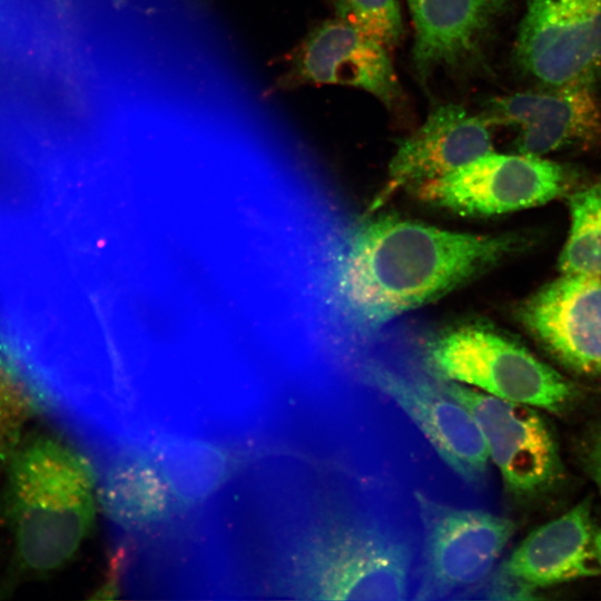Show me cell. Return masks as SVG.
I'll return each instance as SVG.
<instances>
[{
    "mask_svg": "<svg viewBox=\"0 0 601 601\" xmlns=\"http://www.w3.org/2000/svg\"><path fill=\"white\" fill-rule=\"evenodd\" d=\"M91 460L98 474L99 503L122 535L135 540L152 536L194 509L150 449L115 447Z\"/></svg>",
    "mask_w": 601,
    "mask_h": 601,
    "instance_id": "11",
    "label": "cell"
},
{
    "mask_svg": "<svg viewBox=\"0 0 601 601\" xmlns=\"http://www.w3.org/2000/svg\"><path fill=\"white\" fill-rule=\"evenodd\" d=\"M516 317L564 366L601 376V277L562 274L523 300Z\"/></svg>",
    "mask_w": 601,
    "mask_h": 601,
    "instance_id": "12",
    "label": "cell"
},
{
    "mask_svg": "<svg viewBox=\"0 0 601 601\" xmlns=\"http://www.w3.org/2000/svg\"><path fill=\"white\" fill-rule=\"evenodd\" d=\"M4 516L18 565L46 574L66 565L92 530L98 474L86 451L36 434L10 454Z\"/></svg>",
    "mask_w": 601,
    "mask_h": 601,
    "instance_id": "3",
    "label": "cell"
},
{
    "mask_svg": "<svg viewBox=\"0 0 601 601\" xmlns=\"http://www.w3.org/2000/svg\"><path fill=\"white\" fill-rule=\"evenodd\" d=\"M562 166L541 156L491 151L415 187L426 204L470 216H491L543 205L565 188Z\"/></svg>",
    "mask_w": 601,
    "mask_h": 601,
    "instance_id": "7",
    "label": "cell"
},
{
    "mask_svg": "<svg viewBox=\"0 0 601 601\" xmlns=\"http://www.w3.org/2000/svg\"><path fill=\"white\" fill-rule=\"evenodd\" d=\"M414 496L423 531L415 599L479 592L514 533L513 521L482 509L445 504L420 491Z\"/></svg>",
    "mask_w": 601,
    "mask_h": 601,
    "instance_id": "5",
    "label": "cell"
},
{
    "mask_svg": "<svg viewBox=\"0 0 601 601\" xmlns=\"http://www.w3.org/2000/svg\"><path fill=\"white\" fill-rule=\"evenodd\" d=\"M53 191L31 154L0 140V233L45 227Z\"/></svg>",
    "mask_w": 601,
    "mask_h": 601,
    "instance_id": "17",
    "label": "cell"
},
{
    "mask_svg": "<svg viewBox=\"0 0 601 601\" xmlns=\"http://www.w3.org/2000/svg\"><path fill=\"white\" fill-rule=\"evenodd\" d=\"M319 219L308 288L325 347L354 356L397 317L512 254L520 238L437 228L396 215Z\"/></svg>",
    "mask_w": 601,
    "mask_h": 601,
    "instance_id": "1",
    "label": "cell"
},
{
    "mask_svg": "<svg viewBox=\"0 0 601 601\" xmlns=\"http://www.w3.org/2000/svg\"><path fill=\"white\" fill-rule=\"evenodd\" d=\"M589 501L531 532L500 566L529 585L548 587L594 575Z\"/></svg>",
    "mask_w": 601,
    "mask_h": 601,
    "instance_id": "16",
    "label": "cell"
},
{
    "mask_svg": "<svg viewBox=\"0 0 601 601\" xmlns=\"http://www.w3.org/2000/svg\"><path fill=\"white\" fill-rule=\"evenodd\" d=\"M391 49L357 28L333 18L300 43L289 70L296 85H333L363 90L390 111H403L405 93Z\"/></svg>",
    "mask_w": 601,
    "mask_h": 601,
    "instance_id": "10",
    "label": "cell"
},
{
    "mask_svg": "<svg viewBox=\"0 0 601 601\" xmlns=\"http://www.w3.org/2000/svg\"><path fill=\"white\" fill-rule=\"evenodd\" d=\"M273 503L257 531L250 592L300 600H404L413 551L396 530L344 506L298 521Z\"/></svg>",
    "mask_w": 601,
    "mask_h": 601,
    "instance_id": "2",
    "label": "cell"
},
{
    "mask_svg": "<svg viewBox=\"0 0 601 601\" xmlns=\"http://www.w3.org/2000/svg\"><path fill=\"white\" fill-rule=\"evenodd\" d=\"M571 226L559 257L561 274L601 277V179L569 197Z\"/></svg>",
    "mask_w": 601,
    "mask_h": 601,
    "instance_id": "18",
    "label": "cell"
},
{
    "mask_svg": "<svg viewBox=\"0 0 601 601\" xmlns=\"http://www.w3.org/2000/svg\"><path fill=\"white\" fill-rule=\"evenodd\" d=\"M335 18L393 49L403 40L404 26L396 0H333Z\"/></svg>",
    "mask_w": 601,
    "mask_h": 601,
    "instance_id": "19",
    "label": "cell"
},
{
    "mask_svg": "<svg viewBox=\"0 0 601 601\" xmlns=\"http://www.w3.org/2000/svg\"><path fill=\"white\" fill-rule=\"evenodd\" d=\"M489 125L520 129L518 150L544 156L601 137V104L592 86L548 87L492 98L480 114Z\"/></svg>",
    "mask_w": 601,
    "mask_h": 601,
    "instance_id": "13",
    "label": "cell"
},
{
    "mask_svg": "<svg viewBox=\"0 0 601 601\" xmlns=\"http://www.w3.org/2000/svg\"><path fill=\"white\" fill-rule=\"evenodd\" d=\"M491 125L459 104L435 106L425 121L397 145L382 197L447 175L493 151Z\"/></svg>",
    "mask_w": 601,
    "mask_h": 601,
    "instance_id": "14",
    "label": "cell"
},
{
    "mask_svg": "<svg viewBox=\"0 0 601 601\" xmlns=\"http://www.w3.org/2000/svg\"><path fill=\"white\" fill-rule=\"evenodd\" d=\"M35 410L23 386L0 359V457L10 456L28 413Z\"/></svg>",
    "mask_w": 601,
    "mask_h": 601,
    "instance_id": "20",
    "label": "cell"
},
{
    "mask_svg": "<svg viewBox=\"0 0 601 601\" xmlns=\"http://www.w3.org/2000/svg\"><path fill=\"white\" fill-rule=\"evenodd\" d=\"M579 452L584 470L601 492V422L585 430Z\"/></svg>",
    "mask_w": 601,
    "mask_h": 601,
    "instance_id": "21",
    "label": "cell"
},
{
    "mask_svg": "<svg viewBox=\"0 0 601 601\" xmlns=\"http://www.w3.org/2000/svg\"><path fill=\"white\" fill-rule=\"evenodd\" d=\"M593 544H594V552H595L597 561L599 565L601 566V528L598 530L597 533H594Z\"/></svg>",
    "mask_w": 601,
    "mask_h": 601,
    "instance_id": "22",
    "label": "cell"
},
{
    "mask_svg": "<svg viewBox=\"0 0 601 601\" xmlns=\"http://www.w3.org/2000/svg\"><path fill=\"white\" fill-rule=\"evenodd\" d=\"M433 378L473 415L506 490L530 496L553 485L561 473V461L552 433L534 410L460 383Z\"/></svg>",
    "mask_w": 601,
    "mask_h": 601,
    "instance_id": "9",
    "label": "cell"
},
{
    "mask_svg": "<svg viewBox=\"0 0 601 601\" xmlns=\"http://www.w3.org/2000/svg\"><path fill=\"white\" fill-rule=\"evenodd\" d=\"M57 2H58V4H59L60 7H63V4H65V0H57Z\"/></svg>",
    "mask_w": 601,
    "mask_h": 601,
    "instance_id": "25",
    "label": "cell"
},
{
    "mask_svg": "<svg viewBox=\"0 0 601 601\" xmlns=\"http://www.w3.org/2000/svg\"><path fill=\"white\" fill-rule=\"evenodd\" d=\"M358 378L393 401L420 430L440 459L467 485L486 484L490 456L470 411L428 375L364 358L355 365Z\"/></svg>",
    "mask_w": 601,
    "mask_h": 601,
    "instance_id": "6",
    "label": "cell"
},
{
    "mask_svg": "<svg viewBox=\"0 0 601 601\" xmlns=\"http://www.w3.org/2000/svg\"><path fill=\"white\" fill-rule=\"evenodd\" d=\"M513 57L546 87L592 86L601 73V0H529Z\"/></svg>",
    "mask_w": 601,
    "mask_h": 601,
    "instance_id": "8",
    "label": "cell"
},
{
    "mask_svg": "<svg viewBox=\"0 0 601 601\" xmlns=\"http://www.w3.org/2000/svg\"><path fill=\"white\" fill-rule=\"evenodd\" d=\"M421 357L432 377L508 401L559 412L573 397V386L559 372L484 324L440 331L425 339Z\"/></svg>",
    "mask_w": 601,
    "mask_h": 601,
    "instance_id": "4",
    "label": "cell"
},
{
    "mask_svg": "<svg viewBox=\"0 0 601 601\" xmlns=\"http://www.w3.org/2000/svg\"><path fill=\"white\" fill-rule=\"evenodd\" d=\"M486 6H489L495 13H499L503 6L505 0H482Z\"/></svg>",
    "mask_w": 601,
    "mask_h": 601,
    "instance_id": "23",
    "label": "cell"
},
{
    "mask_svg": "<svg viewBox=\"0 0 601 601\" xmlns=\"http://www.w3.org/2000/svg\"><path fill=\"white\" fill-rule=\"evenodd\" d=\"M2 327V306H1V299H0V332Z\"/></svg>",
    "mask_w": 601,
    "mask_h": 601,
    "instance_id": "24",
    "label": "cell"
},
{
    "mask_svg": "<svg viewBox=\"0 0 601 601\" xmlns=\"http://www.w3.org/2000/svg\"><path fill=\"white\" fill-rule=\"evenodd\" d=\"M414 26L412 60L423 82L437 69L479 61L496 14L482 0H407Z\"/></svg>",
    "mask_w": 601,
    "mask_h": 601,
    "instance_id": "15",
    "label": "cell"
}]
</instances>
